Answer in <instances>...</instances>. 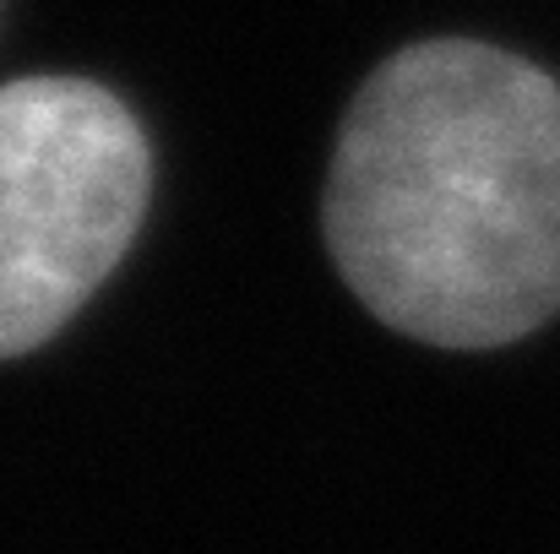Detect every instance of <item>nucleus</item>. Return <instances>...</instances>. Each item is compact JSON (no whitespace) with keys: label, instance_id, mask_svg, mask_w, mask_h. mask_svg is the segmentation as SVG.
I'll list each match as a JSON object with an SVG mask.
<instances>
[{"label":"nucleus","instance_id":"nucleus-2","mask_svg":"<svg viewBox=\"0 0 560 554\" xmlns=\"http://www.w3.org/2000/svg\"><path fill=\"white\" fill-rule=\"evenodd\" d=\"M148 185L142 126L98 82L0 87V359L49 343L115 272Z\"/></svg>","mask_w":560,"mask_h":554},{"label":"nucleus","instance_id":"nucleus-1","mask_svg":"<svg viewBox=\"0 0 560 554\" xmlns=\"http://www.w3.org/2000/svg\"><path fill=\"white\" fill-rule=\"evenodd\" d=\"M327 250L386 327L501 349L560 310V87L528 60L435 38L349 104Z\"/></svg>","mask_w":560,"mask_h":554}]
</instances>
